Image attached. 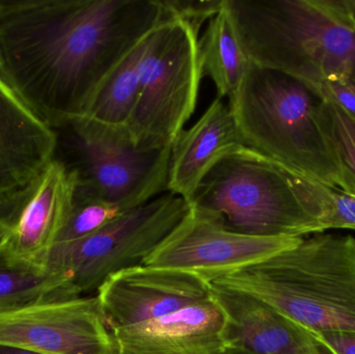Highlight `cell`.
<instances>
[{"mask_svg": "<svg viewBox=\"0 0 355 354\" xmlns=\"http://www.w3.org/2000/svg\"><path fill=\"white\" fill-rule=\"evenodd\" d=\"M74 299L64 278L44 264L12 257L0 249V309Z\"/></svg>", "mask_w": 355, "mask_h": 354, "instance_id": "d6986e66", "label": "cell"}, {"mask_svg": "<svg viewBox=\"0 0 355 354\" xmlns=\"http://www.w3.org/2000/svg\"><path fill=\"white\" fill-rule=\"evenodd\" d=\"M0 354H42L35 351H26V349L18 348V347L6 346L0 345Z\"/></svg>", "mask_w": 355, "mask_h": 354, "instance_id": "4316f807", "label": "cell"}, {"mask_svg": "<svg viewBox=\"0 0 355 354\" xmlns=\"http://www.w3.org/2000/svg\"><path fill=\"white\" fill-rule=\"evenodd\" d=\"M149 35L112 71L85 118L110 127L127 128L141 94L144 58Z\"/></svg>", "mask_w": 355, "mask_h": 354, "instance_id": "ac0fdd59", "label": "cell"}, {"mask_svg": "<svg viewBox=\"0 0 355 354\" xmlns=\"http://www.w3.org/2000/svg\"><path fill=\"white\" fill-rule=\"evenodd\" d=\"M0 345L42 354H116L96 295L0 309Z\"/></svg>", "mask_w": 355, "mask_h": 354, "instance_id": "30bf717a", "label": "cell"}, {"mask_svg": "<svg viewBox=\"0 0 355 354\" xmlns=\"http://www.w3.org/2000/svg\"><path fill=\"white\" fill-rule=\"evenodd\" d=\"M164 18L160 0L0 1V75L60 128L87 116L112 71Z\"/></svg>", "mask_w": 355, "mask_h": 354, "instance_id": "6da1fadb", "label": "cell"}, {"mask_svg": "<svg viewBox=\"0 0 355 354\" xmlns=\"http://www.w3.org/2000/svg\"><path fill=\"white\" fill-rule=\"evenodd\" d=\"M213 283L250 293L311 332L355 333V239L320 234Z\"/></svg>", "mask_w": 355, "mask_h": 354, "instance_id": "277c9868", "label": "cell"}, {"mask_svg": "<svg viewBox=\"0 0 355 354\" xmlns=\"http://www.w3.org/2000/svg\"><path fill=\"white\" fill-rule=\"evenodd\" d=\"M243 141L229 104L216 97L196 124L172 145L166 191L189 202L213 166Z\"/></svg>", "mask_w": 355, "mask_h": 354, "instance_id": "2e32d148", "label": "cell"}, {"mask_svg": "<svg viewBox=\"0 0 355 354\" xmlns=\"http://www.w3.org/2000/svg\"><path fill=\"white\" fill-rule=\"evenodd\" d=\"M221 354H250L245 353V351H240V349L232 348V347H227Z\"/></svg>", "mask_w": 355, "mask_h": 354, "instance_id": "f1b7e54d", "label": "cell"}, {"mask_svg": "<svg viewBox=\"0 0 355 354\" xmlns=\"http://www.w3.org/2000/svg\"><path fill=\"white\" fill-rule=\"evenodd\" d=\"M76 176L52 159L20 193L0 204V220L10 228L6 249L12 257L44 264L72 208Z\"/></svg>", "mask_w": 355, "mask_h": 354, "instance_id": "7c38bea8", "label": "cell"}, {"mask_svg": "<svg viewBox=\"0 0 355 354\" xmlns=\"http://www.w3.org/2000/svg\"><path fill=\"white\" fill-rule=\"evenodd\" d=\"M324 97L333 100L355 118V87L344 83L334 82L319 87Z\"/></svg>", "mask_w": 355, "mask_h": 354, "instance_id": "cb8c5ba5", "label": "cell"}, {"mask_svg": "<svg viewBox=\"0 0 355 354\" xmlns=\"http://www.w3.org/2000/svg\"><path fill=\"white\" fill-rule=\"evenodd\" d=\"M225 315L212 297L141 326L112 332L116 354H221Z\"/></svg>", "mask_w": 355, "mask_h": 354, "instance_id": "5bb4252c", "label": "cell"}, {"mask_svg": "<svg viewBox=\"0 0 355 354\" xmlns=\"http://www.w3.org/2000/svg\"><path fill=\"white\" fill-rule=\"evenodd\" d=\"M55 157L76 176L77 197L139 207L166 193L172 148L139 150L127 128L77 118L54 129Z\"/></svg>", "mask_w": 355, "mask_h": 354, "instance_id": "8992f818", "label": "cell"}, {"mask_svg": "<svg viewBox=\"0 0 355 354\" xmlns=\"http://www.w3.org/2000/svg\"><path fill=\"white\" fill-rule=\"evenodd\" d=\"M329 229L355 231V195L331 188L329 209L322 222L323 232Z\"/></svg>", "mask_w": 355, "mask_h": 354, "instance_id": "603a6c76", "label": "cell"}, {"mask_svg": "<svg viewBox=\"0 0 355 354\" xmlns=\"http://www.w3.org/2000/svg\"><path fill=\"white\" fill-rule=\"evenodd\" d=\"M210 285L188 272L141 265L110 276L96 297L108 328L116 332L206 301Z\"/></svg>", "mask_w": 355, "mask_h": 354, "instance_id": "8fae6325", "label": "cell"}, {"mask_svg": "<svg viewBox=\"0 0 355 354\" xmlns=\"http://www.w3.org/2000/svg\"><path fill=\"white\" fill-rule=\"evenodd\" d=\"M189 211L187 201L166 191L89 236L56 243L45 265L64 278L74 299L96 295L112 274L145 265Z\"/></svg>", "mask_w": 355, "mask_h": 354, "instance_id": "ba28073f", "label": "cell"}, {"mask_svg": "<svg viewBox=\"0 0 355 354\" xmlns=\"http://www.w3.org/2000/svg\"><path fill=\"white\" fill-rule=\"evenodd\" d=\"M135 209V207L129 204L112 203L74 195L66 224L62 227L54 245L71 242L89 236Z\"/></svg>", "mask_w": 355, "mask_h": 354, "instance_id": "ffe728a7", "label": "cell"}, {"mask_svg": "<svg viewBox=\"0 0 355 354\" xmlns=\"http://www.w3.org/2000/svg\"><path fill=\"white\" fill-rule=\"evenodd\" d=\"M198 44L202 73L212 79L217 97L230 99L237 91L252 62L225 3L223 10L209 21Z\"/></svg>", "mask_w": 355, "mask_h": 354, "instance_id": "e0dca14e", "label": "cell"}, {"mask_svg": "<svg viewBox=\"0 0 355 354\" xmlns=\"http://www.w3.org/2000/svg\"><path fill=\"white\" fill-rule=\"evenodd\" d=\"M250 62L319 89L355 87V33L316 0H225Z\"/></svg>", "mask_w": 355, "mask_h": 354, "instance_id": "5b68a950", "label": "cell"}, {"mask_svg": "<svg viewBox=\"0 0 355 354\" xmlns=\"http://www.w3.org/2000/svg\"><path fill=\"white\" fill-rule=\"evenodd\" d=\"M166 14L177 17L200 33V27L223 8L225 0H160Z\"/></svg>", "mask_w": 355, "mask_h": 354, "instance_id": "7402d4cb", "label": "cell"}, {"mask_svg": "<svg viewBox=\"0 0 355 354\" xmlns=\"http://www.w3.org/2000/svg\"><path fill=\"white\" fill-rule=\"evenodd\" d=\"M211 297L225 315L227 347L250 354H335L314 333L262 299L218 283Z\"/></svg>", "mask_w": 355, "mask_h": 354, "instance_id": "4fadbf2b", "label": "cell"}, {"mask_svg": "<svg viewBox=\"0 0 355 354\" xmlns=\"http://www.w3.org/2000/svg\"><path fill=\"white\" fill-rule=\"evenodd\" d=\"M8 236H10V228L3 220H0V249L6 245Z\"/></svg>", "mask_w": 355, "mask_h": 354, "instance_id": "83f0119b", "label": "cell"}, {"mask_svg": "<svg viewBox=\"0 0 355 354\" xmlns=\"http://www.w3.org/2000/svg\"><path fill=\"white\" fill-rule=\"evenodd\" d=\"M302 238L240 234L214 216L190 207L145 265L188 272L213 283L291 249Z\"/></svg>", "mask_w": 355, "mask_h": 354, "instance_id": "9c48e42d", "label": "cell"}, {"mask_svg": "<svg viewBox=\"0 0 355 354\" xmlns=\"http://www.w3.org/2000/svg\"><path fill=\"white\" fill-rule=\"evenodd\" d=\"M340 22L355 33V0H316Z\"/></svg>", "mask_w": 355, "mask_h": 354, "instance_id": "484cf974", "label": "cell"}, {"mask_svg": "<svg viewBox=\"0 0 355 354\" xmlns=\"http://www.w3.org/2000/svg\"><path fill=\"white\" fill-rule=\"evenodd\" d=\"M329 191L331 187L243 145L213 166L188 204L233 232L302 238L323 232Z\"/></svg>", "mask_w": 355, "mask_h": 354, "instance_id": "7a4b0ae2", "label": "cell"}, {"mask_svg": "<svg viewBox=\"0 0 355 354\" xmlns=\"http://www.w3.org/2000/svg\"><path fill=\"white\" fill-rule=\"evenodd\" d=\"M314 334L335 354H355V333L319 332Z\"/></svg>", "mask_w": 355, "mask_h": 354, "instance_id": "d4e9b609", "label": "cell"}, {"mask_svg": "<svg viewBox=\"0 0 355 354\" xmlns=\"http://www.w3.org/2000/svg\"><path fill=\"white\" fill-rule=\"evenodd\" d=\"M320 123L340 163L355 185V118L324 97L320 105Z\"/></svg>", "mask_w": 355, "mask_h": 354, "instance_id": "44dd1931", "label": "cell"}, {"mask_svg": "<svg viewBox=\"0 0 355 354\" xmlns=\"http://www.w3.org/2000/svg\"><path fill=\"white\" fill-rule=\"evenodd\" d=\"M198 42L193 27L168 15L150 33L141 94L127 125L137 149L172 148L193 114L204 75Z\"/></svg>", "mask_w": 355, "mask_h": 354, "instance_id": "52a82bcc", "label": "cell"}, {"mask_svg": "<svg viewBox=\"0 0 355 354\" xmlns=\"http://www.w3.org/2000/svg\"><path fill=\"white\" fill-rule=\"evenodd\" d=\"M58 136L0 75V204L20 193L55 157Z\"/></svg>", "mask_w": 355, "mask_h": 354, "instance_id": "9a60e30c", "label": "cell"}, {"mask_svg": "<svg viewBox=\"0 0 355 354\" xmlns=\"http://www.w3.org/2000/svg\"><path fill=\"white\" fill-rule=\"evenodd\" d=\"M320 89L252 62L229 99L243 145L331 188L355 195L320 123Z\"/></svg>", "mask_w": 355, "mask_h": 354, "instance_id": "3957f363", "label": "cell"}]
</instances>
